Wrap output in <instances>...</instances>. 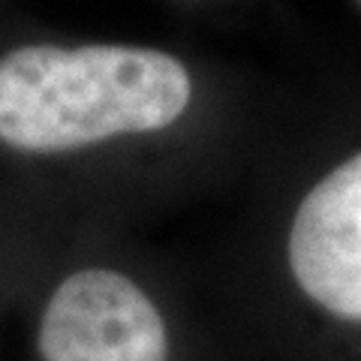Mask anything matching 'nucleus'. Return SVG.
<instances>
[{"mask_svg": "<svg viewBox=\"0 0 361 361\" xmlns=\"http://www.w3.org/2000/svg\"><path fill=\"white\" fill-rule=\"evenodd\" d=\"M169 6L184 9V13H220V9L247 4V0H166Z\"/></svg>", "mask_w": 361, "mask_h": 361, "instance_id": "4", "label": "nucleus"}, {"mask_svg": "<svg viewBox=\"0 0 361 361\" xmlns=\"http://www.w3.org/2000/svg\"><path fill=\"white\" fill-rule=\"evenodd\" d=\"M283 90L172 42L0 39V166L9 193L70 229L142 232L235 193Z\"/></svg>", "mask_w": 361, "mask_h": 361, "instance_id": "1", "label": "nucleus"}, {"mask_svg": "<svg viewBox=\"0 0 361 361\" xmlns=\"http://www.w3.org/2000/svg\"><path fill=\"white\" fill-rule=\"evenodd\" d=\"M202 268L241 361H361V94H283Z\"/></svg>", "mask_w": 361, "mask_h": 361, "instance_id": "2", "label": "nucleus"}, {"mask_svg": "<svg viewBox=\"0 0 361 361\" xmlns=\"http://www.w3.org/2000/svg\"><path fill=\"white\" fill-rule=\"evenodd\" d=\"M21 307L25 361H241L205 268L139 232H70Z\"/></svg>", "mask_w": 361, "mask_h": 361, "instance_id": "3", "label": "nucleus"}, {"mask_svg": "<svg viewBox=\"0 0 361 361\" xmlns=\"http://www.w3.org/2000/svg\"><path fill=\"white\" fill-rule=\"evenodd\" d=\"M353 4H355V6H358V9H361V0H353Z\"/></svg>", "mask_w": 361, "mask_h": 361, "instance_id": "5", "label": "nucleus"}]
</instances>
